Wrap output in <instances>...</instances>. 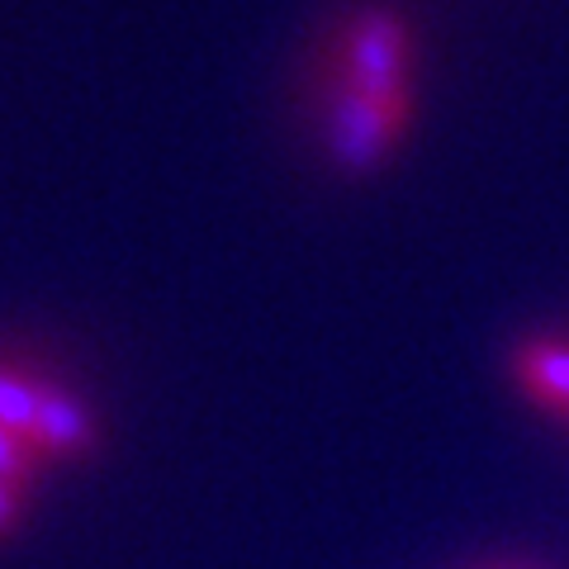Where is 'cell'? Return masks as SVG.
<instances>
[{
  "mask_svg": "<svg viewBox=\"0 0 569 569\" xmlns=\"http://www.w3.org/2000/svg\"><path fill=\"white\" fill-rule=\"evenodd\" d=\"M48 389H52V376H39V370L14 366V361H0V427H10L14 437H24L33 451H39V422H43Z\"/></svg>",
  "mask_w": 569,
  "mask_h": 569,
  "instance_id": "obj_4",
  "label": "cell"
},
{
  "mask_svg": "<svg viewBox=\"0 0 569 569\" xmlns=\"http://www.w3.org/2000/svg\"><path fill=\"white\" fill-rule=\"evenodd\" d=\"M43 475H48V466L39 460V451H33L24 437H14L10 427H0V485H14V489L33 493Z\"/></svg>",
  "mask_w": 569,
  "mask_h": 569,
  "instance_id": "obj_5",
  "label": "cell"
},
{
  "mask_svg": "<svg viewBox=\"0 0 569 569\" xmlns=\"http://www.w3.org/2000/svg\"><path fill=\"white\" fill-rule=\"evenodd\" d=\"M337 81L361 91L413 86V33L395 10H356L337 39Z\"/></svg>",
  "mask_w": 569,
  "mask_h": 569,
  "instance_id": "obj_2",
  "label": "cell"
},
{
  "mask_svg": "<svg viewBox=\"0 0 569 569\" xmlns=\"http://www.w3.org/2000/svg\"><path fill=\"white\" fill-rule=\"evenodd\" d=\"M508 380L537 413L569 422V342L560 337H527L508 356Z\"/></svg>",
  "mask_w": 569,
  "mask_h": 569,
  "instance_id": "obj_3",
  "label": "cell"
},
{
  "mask_svg": "<svg viewBox=\"0 0 569 569\" xmlns=\"http://www.w3.org/2000/svg\"><path fill=\"white\" fill-rule=\"evenodd\" d=\"M418 96L408 91H361V86H332L323 138L342 171H376L413 129Z\"/></svg>",
  "mask_w": 569,
  "mask_h": 569,
  "instance_id": "obj_1",
  "label": "cell"
},
{
  "mask_svg": "<svg viewBox=\"0 0 569 569\" xmlns=\"http://www.w3.org/2000/svg\"><path fill=\"white\" fill-rule=\"evenodd\" d=\"M24 512H29V493L14 485H0V537H10L24 522Z\"/></svg>",
  "mask_w": 569,
  "mask_h": 569,
  "instance_id": "obj_6",
  "label": "cell"
}]
</instances>
